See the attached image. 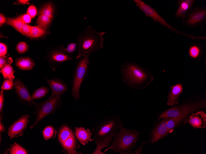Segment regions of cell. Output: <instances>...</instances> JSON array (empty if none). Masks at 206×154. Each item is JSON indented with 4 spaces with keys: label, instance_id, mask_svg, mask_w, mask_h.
I'll return each mask as SVG.
<instances>
[{
    "label": "cell",
    "instance_id": "6da1fadb",
    "mask_svg": "<svg viewBox=\"0 0 206 154\" xmlns=\"http://www.w3.org/2000/svg\"><path fill=\"white\" fill-rule=\"evenodd\" d=\"M124 127L122 120L117 115H113L101 119L91 130L96 145L92 154H104L101 150L108 147L112 143V138Z\"/></svg>",
    "mask_w": 206,
    "mask_h": 154
},
{
    "label": "cell",
    "instance_id": "7a4b0ae2",
    "mask_svg": "<svg viewBox=\"0 0 206 154\" xmlns=\"http://www.w3.org/2000/svg\"><path fill=\"white\" fill-rule=\"evenodd\" d=\"M105 32H99L90 26L80 32L77 38L78 54L76 59L84 57L88 54L94 53L103 49L104 35Z\"/></svg>",
    "mask_w": 206,
    "mask_h": 154
},
{
    "label": "cell",
    "instance_id": "3957f363",
    "mask_svg": "<svg viewBox=\"0 0 206 154\" xmlns=\"http://www.w3.org/2000/svg\"><path fill=\"white\" fill-rule=\"evenodd\" d=\"M140 133L135 130L124 127L117 133L110 146L105 149L104 153L109 150L121 154H129L134 147Z\"/></svg>",
    "mask_w": 206,
    "mask_h": 154
},
{
    "label": "cell",
    "instance_id": "277c9868",
    "mask_svg": "<svg viewBox=\"0 0 206 154\" xmlns=\"http://www.w3.org/2000/svg\"><path fill=\"white\" fill-rule=\"evenodd\" d=\"M87 54L76 61L72 79V88L71 95L74 101L80 99V89L82 83L88 75L90 66L89 56Z\"/></svg>",
    "mask_w": 206,
    "mask_h": 154
},
{
    "label": "cell",
    "instance_id": "5b68a950",
    "mask_svg": "<svg viewBox=\"0 0 206 154\" xmlns=\"http://www.w3.org/2000/svg\"><path fill=\"white\" fill-rule=\"evenodd\" d=\"M61 95L51 93L49 97L45 101L36 104L34 114L37 117L35 122L30 127L32 129L44 117L50 114H53L62 106Z\"/></svg>",
    "mask_w": 206,
    "mask_h": 154
},
{
    "label": "cell",
    "instance_id": "8992f818",
    "mask_svg": "<svg viewBox=\"0 0 206 154\" xmlns=\"http://www.w3.org/2000/svg\"><path fill=\"white\" fill-rule=\"evenodd\" d=\"M122 72L125 82L130 87L142 84L149 78L148 74L144 69L133 63L124 65Z\"/></svg>",
    "mask_w": 206,
    "mask_h": 154
},
{
    "label": "cell",
    "instance_id": "52a82bcc",
    "mask_svg": "<svg viewBox=\"0 0 206 154\" xmlns=\"http://www.w3.org/2000/svg\"><path fill=\"white\" fill-rule=\"evenodd\" d=\"M138 8L146 15V17L151 18L154 22H158L163 26L171 31L173 33L185 36L187 38L194 40L195 39L204 40L205 37L202 36H196L190 34L184 33L173 27L169 24L157 12L155 9L150 6L142 2L139 4Z\"/></svg>",
    "mask_w": 206,
    "mask_h": 154
},
{
    "label": "cell",
    "instance_id": "ba28073f",
    "mask_svg": "<svg viewBox=\"0 0 206 154\" xmlns=\"http://www.w3.org/2000/svg\"><path fill=\"white\" fill-rule=\"evenodd\" d=\"M206 22V6H196L192 8L182 18V23L186 26L197 28Z\"/></svg>",
    "mask_w": 206,
    "mask_h": 154
},
{
    "label": "cell",
    "instance_id": "9c48e42d",
    "mask_svg": "<svg viewBox=\"0 0 206 154\" xmlns=\"http://www.w3.org/2000/svg\"><path fill=\"white\" fill-rule=\"evenodd\" d=\"M205 104L202 102H196L171 108L159 115L157 119L159 120L166 117H174L184 115H187L190 113Z\"/></svg>",
    "mask_w": 206,
    "mask_h": 154
},
{
    "label": "cell",
    "instance_id": "30bf717a",
    "mask_svg": "<svg viewBox=\"0 0 206 154\" xmlns=\"http://www.w3.org/2000/svg\"><path fill=\"white\" fill-rule=\"evenodd\" d=\"M47 58L53 71L59 64L70 60H74L72 56L68 53L63 46L56 47L48 53Z\"/></svg>",
    "mask_w": 206,
    "mask_h": 154
},
{
    "label": "cell",
    "instance_id": "8fae6325",
    "mask_svg": "<svg viewBox=\"0 0 206 154\" xmlns=\"http://www.w3.org/2000/svg\"><path fill=\"white\" fill-rule=\"evenodd\" d=\"M14 83L16 95L21 102L30 106L32 104L36 105L28 89L21 80L16 79Z\"/></svg>",
    "mask_w": 206,
    "mask_h": 154
},
{
    "label": "cell",
    "instance_id": "7c38bea8",
    "mask_svg": "<svg viewBox=\"0 0 206 154\" xmlns=\"http://www.w3.org/2000/svg\"><path fill=\"white\" fill-rule=\"evenodd\" d=\"M29 116L27 114L23 115L10 126L8 133L10 139L23 135L28 125Z\"/></svg>",
    "mask_w": 206,
    "mask_h": 154
},
{
    "label": "cell",
    "instance_id": "4fadbf2b",
    "mask_svg": "<svg viewBox=\"0 0 206 154\" xmlns=\"http://www.w3.org/2000/svg\"><path fill=\"white\" fill-rule=\"evenodd\" d=\"M171 117H166L157 124L152 130L150 141L154 143L167 135L169 132L167 121Z\"/></svg>",
    "mask_w": 206,
    "mask_h": 154
},
{
    "label": "cell",
    "instance_id": "5bb4252c",
    "mask_svg": "<svg viewBox=\"0 0 206 154\" xmlns=\"http://www.w3.org/2000/svg\"><path fill=\"white\" fill-rule=\"evenodd\" d=\"M195 0H178L175 5H177L178 8L177 10L174 17L180 18L191 9L196 3Z\"/></svg>",
    "mask_w": 206,
    "mask_h": 154
},
{
    "label": "cell",
    "instance_id": "9a60e30c",
    "mask_svg": "<svg viewBox=\"0 0 206 154\" xmlns=\"http://www.w3.org/2000/svg\"><path fill=\"white\" fill-rule=\"evenodd\" d=\"M47 79L52 93L62 95L68 90L66 84L59 78L55 77L51 79Z\"/></svg>",
    "mask_w": 206,
    "mask_h": 154
},
{
    "label": "cell",
    "instance_id": "2e32d148",
    "mask_svg": "<svg viewBox=\"0 0 206 154\" xmlns=\"http://www.w3.org/2000/svg\"><path fill=\"white\" fill-rule=\"evenodd\" d=\"M188 122L193 127L204 128L206 127V114L203 111H198L190 116Z\"/></svg>",
    "mask_w": 206,
    "mask_h": 154
},
{
    "label": "cell",
    "instance_id": "e0dca14e",
    "mask_svg": "<svg viewBox=\"0 0 206 154\" xmlns=\"http://www.w3.org/2000/svg\"><path fill=\"white\" fill-rule=\"evenodd\" d=\"M169 93L167 97V105L171 106L178 105L179 97L183 91V86L180 84L174 85L171 87Z\"/></svg>",
    "mask_w": 206,
    "mask_h": 154
},
{
    "label": "cell",
    "instance_id": "ac0fdd59",
    "mask_svg": "<svg viewBox=\"0 0 206 154\" xmlns=\"http://www.w3.org/2000/svg\"><path fill=\"white\" fill-rule=\"evenodd\" d=\"M75 135L80 143L85 145L89 141H92V133L91 131L84 127H75Z\"/></svg>",
    "mask_w": 206,
    "mask_h": 154
},
{
    "label": "cell",
    "instance_id": "d6986e66",
    "mask_svg": "<svg viewBox=\"0 0 206 154\" xmlns=\"http://www.w3.org/2000/svg\"><path fill=\"white\" fill-rule=\"evenodd\" d=\"M15 64L19 69L24 70H31L35 66L34 60L29 57L17 58L15 61Z\"/></svg>",
    "mask_w": 206,
    "mask_h": 154
},
{
    "label": "cell",
    "instance_id": "ffe728a7",
    "mask_svg": "<svg viewBox=\"0 0 206 154\" xmlns=\"http://www.w3.org/2000/svg\"><path fill=\"white\" fill-rule=\"evenodd\" d=\"M61 145L64 149L68 154H80L76 151L78 148V144L75 133Z\"/></svg>",
    "mask_w": 206,
    "mask_h": 154
},
{
    "label": "cell",
    "instance_id": "44dd1931",
    "mask_svg": "<svg viewBox=\"0 0 206 154\" xmlns=\"http://www.w3.org/2000/svg\"><path fill=\"white\" fill-rule=\"evenodd\" d=\"M74 133V131L68 126L66 125L62 126L59 130L58 136L61 145Z\"/></svg>",
    "mask_w": 206,
    "mask_h": 154
},
{
    "label": "cell",
    "instance_id": "7402d4cb",
    "mask_svg": "<svg viewBox=\"0 0 206 154\" xmlns=\"http://www.w3.org/2000/svg\"><path fill=\"white\" fill-rule=\"evenodd\" d=\"M7 23L25 36L22 31L23 27L24 24L21 21L19 16L15 18H8L7 19Z\"/></svg>",
    "mask_w": 206,
    "mask_h": 154
},
{
    "label": "cell",
    "instance_id": "603a6c76",
    "mask_svg": "<svg viewBox=\"0 0 206 154\" xmlns=\"http://www.w3.org/2000/svg\"><path fill=\"white\" fill-rule=\"evenodd\" d=\"M54 8L53 4L51 2H49L42 8L39 12L38 14L44 15L52 20L54 18Z\"/></svg>",
    "mask_w": 206,
    "mask_h": 154
},
{
    "label": "cell",
    "instance_id": "cb8c5ba5",
    "mask_svg": "<svg viewBox=\"0 0 206 154\" xmlns=\"http://www.w3.org/2000/svg\"><path fill=\"white\" fill-rule=\"evenodd\" d=\"M0 72L5 78L13 80L15 78V76L14 75L15 71L12 66L10 65L3 67L1 69Z\"/></svg>",
    "mask_w": 206,
    "mask_h": 154
},
{
    "label": "cell",
    "instance_id": "d4e9b609",
    "mask_svg": "<svg viewBox=\"0 0 206 154\" xmlns=\"http://www.w3.org/2000/svg\"><path fill=\"white\" fill-rule=\"evenodd\" d=\"M56 133V129L54 127L49 125L46 127L42 132L43 138L45 140L54 138Z\"/></svg>",
    "mask_w": 206,
    "mask_h": 154
},
{
    "label": "cell",
    "instance_id": "484cf974",
    "mask_svg": "<svg viewBox=\"0 0 206 154\" xmlns=\"http://www.w3.org/2000/svg\"><path fill=\"white\" fill-rule=\"evenodd\" d=\"M49 89L47 87L43 86L38 88L32 93L31 96L33 99H38L44 97L47 93Z\"/></svg>",
    "mask_w": 206,
    "mask_h": 154
},
{
    "label": "cell",
    "instance_id": "4316f807",
    "mask_svg": "<svg viewBox=\"0 0 206 154\" xmlns=\"http://www.w3.org/2000/svg\"><path fill=\"white\" fill-rule=\"evenodd\" d=\"M52 20L47 16L41 14L38 16L36 22L39 26L45 29L50 24Z\"/></svg>",
    "mask_w": 206,
    "mask_h": 154
},
{
    "label": "cell",
    "instance_id": "83f0119b",
    "mask_svg": "<svg viewBox=\"0 0 206 154\" xmlns=\"http://www.w3.org/2000/svg\"><path fill=\"white\" fill-rule=\"evenodd\" d=\"M9 151L10 154H28L27 151L26 149L16 143L11 146Z\"/></svg>",
    "mask_w": 206,
    "mask_h": 154
},
{
    "label": "cell",
    "instance_id": "f1b7e54d",
    "mask_svg": "<svg viewBox=\"0 0 206 154\" xmlns=\"http://www.w3.org/2000/svg\"><path fill=\"white\" fill-rule=\"evenodd\" d=\"M46 33L44 28L39 26H32L31 38H35L42 36Z\"/></svg>",
    "mask_w": 206,
    "mask_h": 154
},
{
    "label": "cell",
    "instance_id": "f546056e",
    "mask_svg": "<svg viewBox=\"0 0 206 154\" xmlns=\"http://www.w3.org/2000/svg\"><path fill=\"white\" fill-rule=\"evenodd\" d=\"M201 50L200 47L197 45H194L191 46L189 49V56L193 58H196L200 55Z\"/></svg>",
    "mask_w": 206,
    "mask_h": 154
},
{
    "label": "cell",
    "instance_id": "4dcf8cb0",
    "mask_svg": "<svg viewBox=\"0 0 206 154\" xmlns=\"http://www.w3.org/2000/svg\"><path fill=\"white\" fill-rule=\"evenodd\" d=\"M16 49L19 53H24L28 50V46L26 42L21 41L17 44L16 47Z\"/></svg>",
    "mask_w": 206,
    "mask_h": 154
},
{
    "label": "cell",
    "instance_id": "1f68e13d",
    "mask_svg": "<svg viewBox=\"0 0 206 154\" xmlns=\"http://www.w3.org/2000/svg\"><path fill=\"white\" fill-rule=\"evenodd\" d=\"M13 80L8 79H6L3 81L1 89L3 90H9L13 89L14 86Z\"/></svg>",
    "mask_w": 206,
    "mask_h": 154
},
{
    "label": "cell",
    "instance_id": "d6a6232c",
    "mask_svg": "<svg viewBox=\"0 0 206 154\" xmlns=\"http://www.w3.org/2000/svg\"><path fill=\"white\" fill-rule=\"evenodd\" d=\"M13 62L11 57H6L5 56H0V68L2 69L4 66L10 65Z\"/></svg>",
    "mask_w": 206,
    "mask_h": 154
},
{
    "label": "cell",
    "instance_id": "836d02e7",
    "mask_svg": "<svg viewBox=\"0 0 206 154\" xmlns=\"http://www.w3.org/2000/svg\"><path fill=\"white\" fill-rule=\"evenodd\" d=\"M23 32L25 35L27 37L31 38L32 26H29L27 24H24L22 28Z\"/></svg>",
    "mask_w": 206,
    "mask_h": 154
},
{
    "label": "cell",
    "instance_id": "e575fe53",
    "mask_svg": "<svg viewBox=\"0 0 206 154\" xmlns=\"http://www.w3.org/2000/svg\"><path fill=\"white\" fill-rule=\"evenodd\" d=\"M76 48L77 45L76 43H71L67 45L66 50L68 53L71 54L73 53L76 50Z\"/></svg>",
    "mask_w": 206,
    "mask_h": 154
},
{
    "label": "cell",
    "instance_id": "d590c367",
    "mask_svg": "<svg viewBox=\"0 0 206 154\" xmlns=\"http://www.w3.org/2000/svg\"><path fill=\"white\" fill-rule=\"evenodd\" d=\"M37 14L36 8L34 6H31L28 8L27 14L29 15L31 18L34 17Z\"/></svg>",
    "mask_w": 206,
    "mask_h": 154
},
{
    "label": "cell",
    "instance_id": "8d00e7d4",
    "mask_svg": "<svg viewBox=\"0 0 206 154\" xmlns=\"http://www.w3.org/2000/svg\"><path fill=\"white\" fill-rule=\"evenodd\" d=\"M19 17L21 21L24 24L29 23L31 22V17L27 14Z\"/></svg>",
    "mask_w": 206,
    "mask_h": 154
},
{
    "label": "cell",
    "instance_id": "74e56055",
    "mask_svg": "<svg viewBox=\"0 0 206 154\" xmlns=\"http://www.w3.org/2000/svg\"><path fill=\"white\" fill-rule=\"evenodd\" d=\"M0 56H4L7 52V49L6 45L3 43H0Z\"/></svg>",
    "mask_w": 206,
    "mask_h": 154
},
{
    "label": "cell",
    "instance_id": "f35d334b",
    "mask_svg": "<svg viewBox=\"0 0 206 154\" xmlns=\"http://www.w3.org/2000/svg\"><path fill=\"white\" fill-rule=\"evenodd\" d=\"M4 94L3 90L1 89L0 92V112L1 113L2 112L3 102L4 101Z\"/></svg>",
    "mask_w": 206,
    "mask_h": 154
},
{
    "label": "cell",
    "instance_id": "ab89813d",
    "mask_svg": "<svg viewBox=\"0 0 206 154\" xmlns=\"http://www.w3.org/2000/svg\"><path fill=\"white\" fill-rule=\"evenodd\" d=\"M147 142L148 141H146V142H143L142 143V144L141 145V146H140L139 148H137L135 151L133 152H130L129 154H141L142 152V148L143 145L144 144V143H147Z\"/></svg>",
    "mask_w": 206,
    "mask_h": 154
},
{
    "label": "cell",
    "instance_id": "60d3db41",
    "mask_svg": "<svg viewBox=\"0 0 206 154\" xmlns=\"http://www.w3.org/2000/svg\"><path fill=\"white\" fill-rule=\"evenodd\" d=\"M6 20V18L1 14H0V25L4 24Z\"/></svg>",
    "mask_w": 206,
    "mask_h": 154
},
{
    "label": "cell",
    "instance_id": "b9f144b4",
    "mask_svg": "<svg viewBox=\"0 0 206 154\" xmlns=\"http://www.w3.org/2000/svg\"><path fill=\"white\" fill-rule=\"evenodd\" d=\"M5 131V127H4V126L3 125L2 123L1 122V121L0 120V133L2 132H3Z\"/></svg>",
    "mask_w": 206,
    "mask_h": 154
},
{
    "label": "cell",
    "instance_id": "7bdbcfd3",
    "mask_svg": "<svg viewBox=\"0 0 206 154\" xmlns=\"http://www.w3.org/2000/svg\"><path fill=\"white\" fill-rule=\"evenodd\" d=\"M29 0H18V1L20 3L23 4H26L28 2H29Z\"/></svg>",
    "mask_w": 206,
    "mask_h": 154
}]
</instances>
